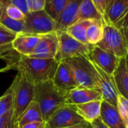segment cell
<instances>
[{
	"label": "cell",
	"instance_id": "1",
	"mask_svg": "<svg viewBox=\"0 0 128 128\" xmlns=\"http://www.w3.org/2000/svg\"><path fill=\"white\" fill-rule=\"evenodd\" d=\"M58 62L55 59L32 58L20 55L18 60L9 66V69L18 70L35 85L52 80Z\"/></svg>",
	"mask_w": 128,
	"mask_h": 128
},
{
	"label": "cell",
	"instance_id": "2",
	"mask_svg": "<svg viewBox=\"0 0 128 128\" xmlns=\"http://www.w3.org/2000/svg\"><path fill=\"white\" fill-rule=\"evenodd\" d=\"M33 100L39 105L44 121H46L58 108L66 105V96L56 88L52 80L34 85Z\"/></svg>",
	"mask_w": 128,
	"mask_h": 128
},
{
	"label": "cell",
	"instance_id": "3",
	"mask_svg": "<svg viewBox=\"0 0 128 128\" xmlns=\"http://www.w3.org/2000/svg\"><path fill=\"white\" fill-rule=\"evenodd\" d=\"M63 60L70 66L78 88L99 89L97 72L88 56H75Z\"/></svg>",
	"mask_w": 128,
	"mask_h": 128
},
{
	"label": "cell",
	"instance_id": "4",
	"mask_svg": "<svg viewBox=\"0 0 128 128\" xmlns=\"http://www.w3.org/2000/svg\"><path fill=\"white\" fill-rule=\"evenodd\" d=\"M10 87L13 94L14 119L18 126V120L33 100L34 84L24 76L18 72Z\"/></svg>",
	"mask_w": 128,
	"mask_h": 128
},
{
	"label": "cell",
	"instance_id": "5",
	"mask_svg": "<svg viewBox=\"0 0 128 128\" xmlns=\"http://www.w3.org/2000/svg\"><path fill=\"white\" fill-rule=\"evenodd\" d=\"M59 39V48L55 60L58 62L75 56H88L90 54L92 45L82 43L66 32H56Z\"/></svg>",
	"mask_w": 128,
	"mask_h": 128
},
{
	"label": "cell",
	"instance_id": "6",
	"mask_svg": "<svg viewBox=\"0 0 128 128\" xmlns=\"http://www.w3.org/2000/svg\"><path fill=\"white\" fill-rule=\"evenodd\" d=\"M101 49L117 57L124 58L128 54L125 42L120 31L114 25L103 22V37L96 44Z\"/></svg>",
	"mask_w": 128,
	"mask_h": 128
},
{
	"label": "cell",
	"instance_id": "7",
	"mask_svg": "<svg viewBox=\"0 0 128 128\" xmlns=\"http://www.w3.org/2000/svg\"><path fill=\"white\" fill-rule=\"evenodd\" d=\"M24 33L44 35L56 32L55 20L44 11L29 12L25 15Z\"/></svg>",
	"mask_w": 128,
	"mask_h": 128
},
{
	"label": "cell",
	"instance_id": "8",
	"mask_svg": "<svg viewBox=\"0 0 128 128\" xmlns=\"http://www.w3.org/2000/svg\"><path fill=\"white\" fill-rule=\"evenodd\" d=\"M85 121L75 110L73 106L66 105L55 111L45 121L44 128H65Z\"/></svg>",
	"mask_w": 128,
	"mask_h": 128
},
{
	"label": "cell",
	"instance_id": "9",
	"mask_svg": "<svg viewBox=\"0 0 128 128\" xmlns=\"http://www.w3.org/2000/svg\"><path fill=\"white\" fill-rule=\"evenodd\" d=\"M52 82L56 88L64 96L78 88L70 66L64 60L58 62Z\"/></svg>",
	"mask_w": 128,
	"mask_h": 128
},
{
	"label": "cell",
	"instance_id": "10",
	"mask_svg": "<svg viewBox=\"0 0 128 128\" xmlns=\"http://www.w3.org/2000/svg\"><path fill=\"white\" fill-rule=\"evenodd\" d=\"M59 48L56 32L42 35L39 42L30 54V57L40 59H55Z\"/></svg>",
	"mask_w": 128,
	"mask_h": 128
},
{
	"label": "cell",
	"instance_id": "11",
	"mask_svg": "<svg viewBox=\"0 0 128 128\" xmlns=\"http://www.w3.org/2000/svg\"><path fill=\"white\" fill-rule=\"evenodd\" d=\"M88 58L96 66L109 76L113 75L120 60L114 54L101 49L96 45H92Z\"/></svg>",
	"mask_w": 128,
	"mask_h": 128
},
{
	"label": "cell",
	"instance_id": "12",
	"mask_svg": "<svg viewBox=\"0 0 128 128\" xmlns=\"http://www.w3.org/2000/svg\"><path fill=\"white\" fill-rule=\"evenodd\" d=\"M94 65L97 72L99 90L101 93L102 100L117 107L118 92L117 90L112 76H109L103 70L96 66L94 63Z\"/></svg>",
	"mask_w": 128,
	"mask_h": 128
},
{
	"label": "cell",
	"instance_id": "13",
	"mask_svg": "<svg viewBox=\"0 0 128 128\" xmlns=\"http://www.w3.org/2000/svg\"><path fill=\"white\" fill-rule=\"evenodd\" d=\"M17 34L0 24V58L7 62L9 67L19 58L20 54L12 48V42Z\"/></svg>",
	"mask_w": 128,
	"mask_h": 128
},
{
	"label": "cell",
	"instance_id": "14",
	"mask_svg": "<svg viewBox=\"0 0 128 128\" xmlns=\"http://www.w3.org/2000/svg\"><path fill=\"white\" fill-rule=\"evenodd\" d=\"M82 0H67L66 4L56 20V32L64 31L76 23L78 8Z\"/></svg>",
	"mask_w": 128,
	"mask_h": 128
},
{
	"label": "cell",
	"instance_id": "15",
	"mask_svg": "<svg viewBox=\"0 0 128 128\" xmlns=\"http://www.w3.org/2000/svg\"><path fill=\"white\" fill-rule=\"evenodd\" d=\"M100 100H102L99 89L77 88L66 96V104L74 106Z\"/></svg>",
	"mask_w": 128,
	"mask_h": 128
},
{
	"label": "cell",
	"instance_id": "16",
	"mask_svg": "<svg viewBox=\"0 0 128 128\" xmlns=\"http://www.w3.org/2000/svg\"><path fill=\"white\" fill-rule=\"evenodd\" d=\"M40 35L18 33L12 42L13 49L23 56H30L41 38Z\"/></svg>",
	"mask_w": 128,
	"mask_h": 128
},
{
	"label": "cell",
	"instance_id": "17",
	"mask_svg": "<svg viewBox=\"0 0 128 128\" xmlns=\"http://www.w3.org/2000/svg\"><path fill=\"white\" fill-rule=\"evenodd\" d=\"M100 118L108 128H125L117 107L103 101L101 104Z\"/></svg>",
	"mask_w": 128,
	"mask_h": 128
},
{
	"label": "cell",
	"instance_id": "18",
	"mask_svg": "<svg viewBox=\"0 0 128 128\" xmlns=\"http://www.w3.org/2000/svg\"><path fill=\"white\" fill-rule=\"evenodd\" d=\"M128 11V0H114L106 8L103 22L115 24Z\"/></svg>",
	"mask_w": 128,
	"mask_h": 128
},
{
	"label": "cell",
	"instance_id": "19",
	"mask_svg": "<svg viewBox=\"0 0 128 128\" xmlns=\"http://www.w3.org/2000/svg\"><path fill=\"white\" fill-rule=\"evenodd\" d=\"M112 77L118 94L128 100V70L125 65L124 58L120 60Z\"/></svg>",
	"mask_w": 128,
	"mask_h": 128
},
{
	"label": "cell",
	"instance_id": "20",
	"mask_svg": "<svg viewBox=\"0 0 128 128\" xmlns=\"http://www.w3.org/2000/svg\"><path fill=\"white\" fill-rule=\"evenodd\" d=\"M102 102V100H94L83 104L74 105L73 107L77 113L85 121L90 124L92 121L100 118Z\"/></svg>",
	"mask_w": 128,
	"mask_h": 128
},
{
	"label": "cell",
	"instance_id": "21",
	"mask_svg": "<svg viewBox=\"0 0 128 128\" xmlns=\"http://www.w3.org/2000/svg\"><path fill=\"white\" fill-rule=\"evenodd\" d=\"M42 121H44V120L39 105L32 100L18 120V128H21L29 124Z\"/></svg>",
	"mask_w": 128,
	"mask_h": 128
},
{
	"label": "cell",
	"instance_id": "22",
	"mask_svg": "<svg viewBox=\"0 0 128 128\" xmlns=\"http://www.w3.org/2000/svg\"><path fill=\"white\" fill-rule=\"evenodd\" d=\"M95 20L103 21L102 16L96 9L91 0H82V3L80 4L76 19V23L78 20Z\"/></svg>",
	"mask_w": 128,
	"mask_h": 128
},
{
	"label": "cell",
	"instance_id": "23",
	"mask_svg": "<svg viewBox=\"0 0 128 128\" xmlns=\"http://www.w3.org/2000/svg\"><path fill=\"white\" fill-rule=\"evenodd\" d=\"M95 20H78L68 27L65 32H66L70 36L76 39L77 41L88 44L86 40V31L88 26Z\"/></svg>",
	"mask_w": 128,
	"mask_h": 128
},
{
	"label": "cell",
	"instance_id": "24",
	"mask_svg": "<svg viewBox=\"0 0 128 128\" xmlns=\"http://www.w3.org/2000/svg\"><path fill=\"white\" fill-rule=\"evenodd\" d=\"M103 37V21L94 20L86 31V40L90 45H96Z\"/></svg>",
	"mask_w": 128,
	"mask_h": 128
},
{
	"label": "cell",
	"instance_id": "25",
	"mask_svg": "<svg viewBox=\"0 0 128 128\" xmlns=\"http://www.w3.org/2000/svg\"><path fill=\"white\" fill-rule=\"evenodd\" d=\"M0 24L16 34L24 33L25 27L24 22L11 19L6 13V7L2 5H0Z\"/></svg>",
	"mask_w": 128,
	"mask_h": 128
},
{
	"label": "cell",
	"instance_id": "26",
	"mask_svg": "<svg viewBox=\"0 0 128 128\" xmlns=\"http://www.w3.org/2000/svg\"><path fill=\"white\" fill-rule=\"evenodd\" d=\"M67 0H45L44 11L55 20L65 7Z\"/></svg>",
	"mask_w": 128,
	"mask_h": 128
},
{
	"label": "cell",
	"instance_id": "27",
	"mask_svg": "<svg viewBox=\"0 0 128 128\" xmlns=\"http://www.w3.org/2000/svg\"><path fill=\"white\" fill-rule=\"evenodd\" d=\"M13 106V94L11 87L0 97V116H2Z\"/></svg>",
	"mask_w": 128,
	"mask_h": 128
},
{
	"label": "cell",
	"instance_id": "28",
	"mask_svg": "<svg viewBox=\"0 0 128 128\" xmlns=\"http://www.w3.org/2000/svg\"><path fill=\"white\" fill-rule=\"evenodd\" d=\"M117 108L125 126H128V100L120 94L118 96Z\"/></svg>",
	"mask_w": 128,
	"mask_h": 128
},
{
	"label": "cell",
	"instance_id": "29",
	"mask_svg": "<svg viewBox=\"0 0 128 128\" xmlns=\"http://www.w3.org/2000/svg\"><path fill=\"white\" fill-rule=\"evenodd\" d=\"M0 128H18L14 119L13 108L0 116Z\"/></svg>",
	"mask_w": 128,
	"mask_h": 128
},
{
	"label": "cell",
	"instance_id": "30",
	"mask_svg": "<svg viewBox=\"0 0 128 128\" xmlns=\"http://www.w3.org/2000/svg\"><path fill=\"white\" fill-rule=\"evenodd\" d=\"M6 14L12 20L16 21L24 22L25 19V14L17 7L12 5H7L6 6Z\"/></svg>",
	"mask_w": 128,
	"mask_h": 128
},
{
	"label": "cell",
	"instance_id": "31",
	"mask_svg": "<svg viewBox=\"0 0 128 128\" xmlns=\"http://www.w3.org/2000/svg\"><path fill=\"white\" fill-rule=\"evenodd\" d=\"M30 12H36L44 10L45 0H26Z\"/></svg>",
	"mask_w": 128,
	"mask_h": 128
},
{
	"label": "cell",
	"instance_id": "32",
	"mask_svg": "<svg viewBox=\"0 0 128 128\" xmlns=\"http://www.w3.org/2000/svg\"><path fill=\"white\" fill-rule=\"evenodd\" d=\"M93 4L94 5L96 9L99 12V14L102 16V19H104L105 12L106 9V0H91Z\"/></svg>",
	"mask_w": 128,
	"mask_h": 128
},
{
	"label": "cell",
	"instance_id": "33",
	"mask_svg": "<svg viewBox=\"0 0 128 128\" xmlns=\"http://www.w3.org/2000/svg\"><path fill=\"white\" fill-rule=\"evenodd\" d=\"M114 26L118 30L128 28V11L115 24H114Z\"/></svg>",
	"mask_w": 128,
	"mask_h": 128
},
{
	"label": "cell",
	"instance_id": "34",
	"mask_svg": "<svg viewBox=\"0 0 128 128\" xmlns=\"http://www.w3.org/2000/svg\"><path fill=\"white\" fill-rule=\"evenodd\" d=\"M44 126H45V121H42V122H35V123L29 124L21 128H44Z\"/></svg>",
	"mask_w": 128,
	"mask_h": 128
},
{
	"label": "cell",
	"instance_id": "35",
	"mask_svg": "<svg viewBox=\"0 0 128 128\" xmlns=\"http://www.w3.org/2000/svg\"><path fill=\"white\" fill-rule=\"evenodd\" d=\"M90 124L93 128H108L107 126H106L102 123V121L101 120V119L100 118H98L96 120H94V121H92L90 123Z\"/></svg>",
	"mask_w": 128,
	"mask_h": 128
},
{
	"label": "cell",
	"instance_id": "36",
	"mask_svg": "<svg viewBox=\"0 0 128 128\" xmlns=\"http://www.w3.org/2000/svg\"><path fill=\"white\" fill-rule=\"evenodd\" d=\"M124 37V42H125V44H126V48L127 49L128 51V28H125V29H121L119 30Z\"/></svg>",
	"mask_w": 128,
	"mask_h": 128
},
{
	"label": "cell",
	"instance_id": "37",
	"mask_svg": "<svg viewBox=\"0 0 128 128\" xmlns=\"http://www.w3.org/2000/svg\"><path fill=\"white\" fill-rule=\"evenodd\" d=\"M65 128H93L91 124L88 122H84L82 124H77L75 126H68V127H65Z\"/></svg>",
	"mask_w": 128,
	"mask_h": 128
},
{
	"label": "cell",
	"instance_id": "38",
	"mask_svg": "<svg viewBox=\"0 0 128 128\" xmlns=\"http://www.w3.org/2000/svg\"><path fill=\"white\" fill-rule=\"evenodd\" d=\"M124 61H125V65H126V67L128 70V54H126V56L124 57Z\"/></svg>",
	"mask_w": 128,
	"mask_h": 128
},
{
	"label": "cell",
	"instance_id": "39",
	"mask_svg": "<svg viewBox=\"0 0 128 128\" xmlns=\"http://www.w3.org/2000/svg\"><path fill=\"white\" fill-rule=\"evenodd\" d=\"M8 70H10L8 66H6V67H4L2 69H0V72H5L6 71H8Z\"/></svg>",
	"mask_w": 128,
	"mask_h": 128
},
{
	"label": "cell",
	"instance_id": "40",
	"mask_svg": "<svg viewBox=\"0 0 128 128\" xmlns=\"http://www.w3.org/2000/svg\"><path fill=\"white\" fill-rule=\"evenodd\" d=\"M114 1V0H106V8Z\"/></svg>",
	"mask_w": 128,
	"mask_h": 128
},
{
	"label": "cell",
	"instance_id": "41",
	"mask_svg": "<svg viewBox=\"0 0 128 128\" xmlns=\"http://www.w3.org/2000/svg\"><path fill=\"white\" fill-rule=\"evenodd\" d=\"M125 128H128V126H126Z\"/></svg>",
	"mask_w": 128,
	"mask_h": 128
}]
</instances>
